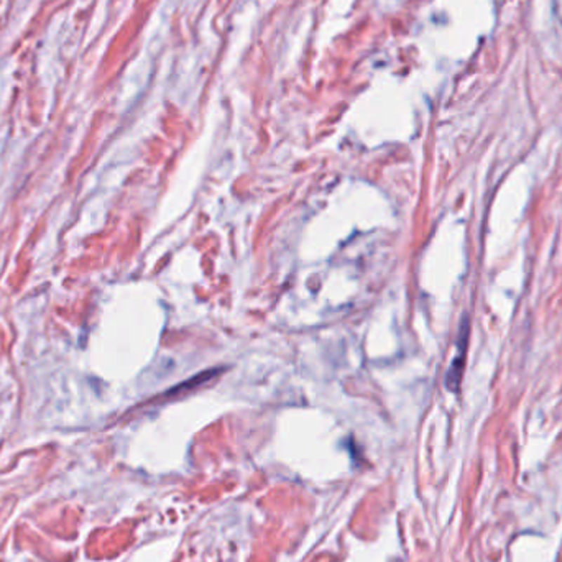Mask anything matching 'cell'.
<instances>
[{
	"mask_svg": "<svg viewBox=\"0 0 562 562\" xmlns=\"http://www.w3.org/2000/svg\"><path fill=\"white\" fill-rule=\"evenodd\" d=\"M469 323L467 319L464 321L462 324V329H460V344L457 345V355H455L454 360H453V365H450L449 372H448V378H446V385L450 392H455L457 390L459 383H460V377H462V370H464V360H465V352H467V339H469Z\"/></svg>",
	"mask_w": 562,
	"mask_h": 562,
	"instance_id": "6da1fadb",
	"label": "cell"
}]
</instances>
